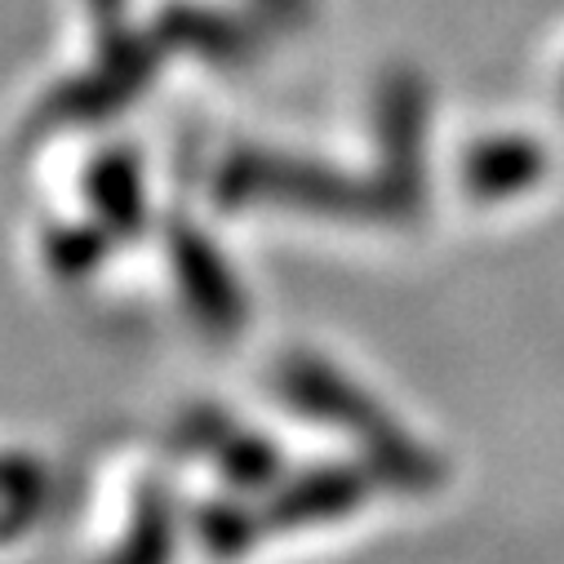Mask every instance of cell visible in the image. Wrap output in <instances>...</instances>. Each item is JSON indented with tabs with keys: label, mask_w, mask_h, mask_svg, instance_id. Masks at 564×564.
<instances>
[{
	"label": "cell",
	"mask_w": 564,
	"mask_h": 564,
	"mask_svg": "<svg viewBox=\"0 0 564 564\" xmlns=\"http://www.w3.org/2000/svg\"><path fill=\"white\" fill-rule=\"evenodd\" d=\"M170 253H174V271H178V285H183V299H187L192 316L214 338L240 334L249 325V303H245V290L231 275L227 258L209 245V236L178 223L170 231Z\"/></svg>",
	"instance_id": "obj_4"
},
{
	"label": "cell",
	"mask_w": 564,
	"mask_h": 564,
	"mask_svg": "<svg viewBox=\"0 0 564 564\" xmlns=\"http://www.w3.org/2000/svg\"><path fill=\"white\" fill-rule=\"evenodd\" d=\"M218 196L227 205L240 200H285L294 209H312V214H334V218H400L404 205L395 200V192L382 187H365L356 178L329 174L321 165H299V161H280V156H236L223 178H218Z\"/></svg>",
	"instance_id": "obj_2"
},
{
	"label": "cell",
	"mask_w": 564,
	"mask_h": 564,
	"mask_svg": "<svg viewBox=\"0 0 564 564\" xmlns=\"http://www.w3.org/2000/svg\"><path fill=\"white\" fill-rule=\"evenodd\" d=\"M50 502V471L32 454H0V546L23 538Z\"/></svg>",
	"instance_id": "obj_8"
},
{
	"label": "cell",
	"mask_w": 564,
	"mask_h": 564,
	"mask_svg": "<svg viewBox=\"0 0 564 564\" xmlns=\"http://www.w3.org/2000/svg\"><path fill=\"white\" fill-rule=\"evenodd\" d=\"M196 533L200 542L218 555V560H231V555H245L267 529L258 520V507L240 502V498H214L200 507L196 516Z\"/></svg>",
	"instance_id": "obj_10"
},
{
	"label": "cell",
	"mask_w": 564,
	"mask_h": 564,
	"mask_svg": "<svg viewBox=\"0 0 564 564\" xmlns=\"http://www.w3.org/2000/svg\"><path fill=\"white\" fill-rule=\"evenodd\" d=\"M275 391L285 395L299 413L321 417V422H329V427L347 432L365 449L369 471L387 489H395V494H432L445 480V463L417 436H409L360 382H351L329 360L307 356V351L285 356L280 360V373H275Z\"/></svg>",
	"instance_id": "obj_1"
},
{
	"label": "cell",
	"mask_w": 564,
	"mask_h": 564,
	"mask_svg": "<svg viewBox=\"0 0 564 564\" xmlns=\"http://www.w3.org/2000/svg\"><path fill=\"white\" fill-rule=\"evenodd\" d=\"M538 174H542V152L529 138H498V143H485L467 156V187L480 200L516 196L533 187Z\"/></svg>",
	"instance_id": "obj_7"
},
{
	"label": "cell",
	"mask_w": 564,
	"mask_h": 564,
	"mask_svg": "<svg viewBox=\"0 0 564 564\" xmlns=\"http://www.w3.org/2000/svg\"><path fill=\"white\" fill-rule=\"evenodd\" d=\"M174 542H178L174 498L156 480H143V489L133 494L129 529H124V538H120V546L111 551L107 564H170L174 560Z\"/></svg>",
	"instance_id": "obj_6"
},
{
	"label": "cell",
	"mask_w": 564,
	"mask_h": 564,
	"mask_svg": "<svg viewBox=\"0 0 564 564\" xmlns=\"http://www.w3.org/2000/svg\"><path fill=\"white\" fill-rule=\"evenodd\" d=\"M107 258V227H63L45 240V262L63 280H85Z\"/></svg>",
	"instance_id": "obj_11"
},
{
	"label": "cell",
	"mask_w": 564,
	"mask_h": 564,
	"mask_svg": "<svg viewBox=\"0 0 564 564\" xmlns=\"http://www.w3.org/2000/svg\"><path fill=\"white\" fill-rule=\"evenodd\" d=\"M373 480L378 476L356 463H325V467L299 471L290 480L271 485L267 502L258 507V520L267 533H290V529L343 520L373 494Z\"/></svg>",
	"instance_id": "obj_3"
},
{
	"label": "cell",
	"mask_w": 564,
	"mask_h": 564,
	"mask_svg": "<svg viewBox=\"0 0 564 564\" xmlns=\"http://www.w3.org/2000/svg\"><path fill=\"white\" fill-rule=\"evenodd\" d=\"M178 441L196 454H209L218 463L223 480L236 485V489H271L275 476H280V449L271 441H262L258 432L231 422L214 404H200V409L183 413Z\"/></svg>",
	"instance_id": "obj_5"
},
{
	"label": "cell",
	"mask_w": 564,
	"mask_h": 564,
	"mask_svg": "<svg viewBox=\"0 0 564 564\" xmlns=\"http://www.w3.org/2000/svg\"><path fill=\"white\" fill-rule=\"evenodd\" d=\"M89 196L102 214V227L107 231H120V236H138L143 231V183H138V170H133V156L116 152V156H102L89 174Z\"/></svg>",
	"instance_id": "obj_9"
}]
</instances>
